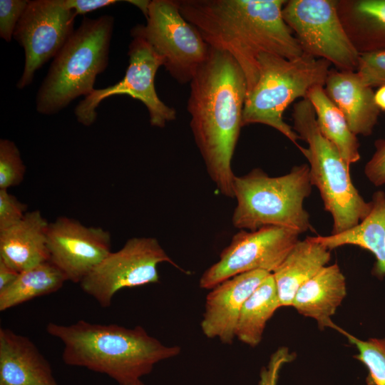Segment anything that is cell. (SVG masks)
<instances>
[{"mask_svg":"<svg viewBox=\"0 0 385 385\" xmlns=\"http://www.w3.org/2000/svg\"><path fill=\"white\" fill-rule=\"evenodd\" d=\"M294 358V354L291 353L287 347L279 348L271 355L267 365L262 368L258 385H278L282 368Z\"/></svg>","mask_w":385,"mask_h":385,"instance_id":"31","label":"cell"},{"mask_svg":"<svg viewBox=\"0 0 385 385\" xmlns=\"http://www.w3.org/2000/svg\"><path fill=\"white\" fill-rule=\"evenodd\" d=\"M145 19V25L135 26L131 36L142 37L152 46L178 83H190L208 58L209 45L181 14L178 1H150Z\"/></svg>","mask_w":385,"mask_h":385,"instance_id":"8","label":"cell"},{"mask_svg":"<svg viewBox=\"0 0 385 385\" xmlns=\"http://www.w3.org/2000/svg\"><path fill=\"white\" fill-rule=\"evenodd\" d=\"M163 262L181 269L156 238L132 237L119 250L111 252L79 284L84 292L108 308L120 289L158 282V266Z\"/></svg>","mask_w":385,"mask_h":385,"instance_id":"10","label":"cell"},{"mask_svg":"<svg viewBox=\"0 0 385 385\" xmlns=\"http://www.w3.org/2000/svg\"><path fill=\"white\" fill-rule=\"evenodd\" d=\"M346 295V278L337 264L326 265L295 294L292 307L299 314L314 319L318 327L339 328L331 319Z\"/></svg>","mask_w":385,"mask_h":385,"instance_id":"18","label":"cell"},{"mask_svg":"<svg viewBox=\"0 0 385 385\" xmlns=\"http://www.w3.org/2000/svg\"><path fill=\"white\" fill-rule=\"evenodd\" d=\"M324 88L356 135L372 134L380 109L375 103L373 88L366 86L356 71L331 68Z\"/></svg>","mask_w":385,"mask_h":385,"instance_id":"16","label":"cell"},{"mask_svg":"<svg viewBox=\"0 0 385 385\" xmlns=\"http://www.w3.org/2000/svg\"><path fill=\"white\" fill-rule=\"evenodd\" d=\"M341 334L354 345L358 353L354 358L361 361L368 369V385H385V338L360 339L340 327Z\"/></svg>","mask_w":385,"mask_h":385,"instance_id":"26","label":"cell"},{"mask_svg":"<svg viewBox=\"0 0 385 385\" xmlns=\"http://www.w3.org/2000/svg\"><path fill=\"white\" fill-rule=\"evenodd\" d=\"M65 6L73 10L75 14L86 13L116 4L118 0H63Z\"/></svg>","mask_w":385,"mask_h":385,"instance_id":"33","label":"cell"},{"mask_svg":"<svg viewBox=\"0 0 385 385\" xmlns=\"http://www.w3.org/2000/svg\"><path fill=\"white\" fill-rule=\"evenodd\" d=\"M293 130L307 148H297L309 162L312 186L319 190L324 207L333 220L332 234L358 225L370 212L366 202L354 185L349 165L338 148L320 132L314 110L308 98L297 101L292 110Z\"/></svg>","mask_w":385,"mask_h":385,"instance_id":"6","label":"cell"},{"mask_svg":"<svg viewBox=\"0 0 385 385\" xmlns=\"http://www.w3.org/2000/svg\"><path fill=\"white\" fill-rule=\"evenodd\" d=\"M331 250L313 236L299 240L281 265L272 273L281 307H292L297 290L327 265Z\"/></svg>","mask_w":385,"mask_h":385,"instance_id":"20","label":"cell"},{"mask_svg":"<svg viewBox=\"0 0 385 385\" xmlns=\"http://www.w3.org/2000/svg\"><path fill=\"white\" fill-rule=\"evenodd\" d=\"M299 235L277 226L241 230L222 251L219 260L203 272L200 287L211 289L232 277L254 270L272 273L299 240Z\"/></svg>","mask_w":385,"mask_h":385,"instance_id":"12","label":"cell"},{"mask_svg":"<svg viewBox=\"0 0 385 385\" xmlns=\"http://www.w3.org/2000/svg\"><path fill=\"white\" fill-rule=\"evenodd\" d=\"M374 101L380 111H385V86L379 87L374 93Z\"/></svg>","mask_w":385,"mask_h":385,"instance_id":"35","label":"cell"},{"mask_svg":"<svg viewBox=\"0 0 385 385\" xmlns=\"http://www.w3.org/2000/svg\"><path fill=\"white\" fill-rule=\"evenodd\" d=\"M312 188L309 166L305 163L277 177H270L260 168L235 176L237 205L232 217L233 226L250 231L277 226L299 234L312 230L309 215L304 207Z\"/></svg>","mask_w":385,"mask_h":385,"instance_id":"5","label":"cell"},{"mask_svg":"<svg viewBox=\"0 0 385 385\" xmlns=\"http://www.w3.org/2000/svg\"><path fill=\"white\" fill-rule=\"evenodd\" d=\"M259 78L247 94L242 126L260 123L270 126L287 137L297 147L300 139L283 119L288 106L297 98H306L309 90L324 86L331 63L303 53L294 59L262 53L258 58Z\"/></svg>","mask_w":385,"mask_h":385,"instance_id":"7","label":"cell"},{"mask_svg":"<svg viewBox=\"0 0 385 385\" xmlns=\"http://www.w3.org/2000/svg\"><path fill=\"white\" fill-rule=\"evenodd\" d=\"M282 17L303 53L329 61L339 71H356L359 53L341 21L337 0H289Z\"/></svg>","mask_w":385,"mask_h":385,"instance_id":"9","label":"cell"},{"mask_svg":"<svg viewBox=\"0 0 385 385\" xmlns=\"http://www.w3.org/2000/svg\"><path fill=\"white\" fill-rule=\"evenodd\" d=\"M26 165L14 142L0 140V190H9L24 180Z\"/></svg>","mask_w":385,"mask_h":385,"instance_id":"27","label":"cell"},{"mask_svg":"<svg viewBox=\"0 0 385 385\" xmlns=\"http://www.w3.org/2000/svg\"><path fill=\"white\" fill-rule=\"evenodd\" d=\"M375 150L364 166V174L375 186L385 185V139L374 142Z\"/></svg>","mask_w":385,"mask_h":385,"instance_id":"32","label":"cell"},{"mask_svg":"<svg viewBox=\"0 0 385 385\" xmlns=\"http://www.w3.org/2000/svg\"><path fill=\"white\" fill-rule=\"evenodd\" d=\"M29 0H0V37L10 42Z\"/></svg>","mask_w":385,"mask_h":385,"instance_id":"29","label":"cell"},{"mask_svg":"<svg viewBox=\"0 0 385 385\" xmlns=\"http://www.w3.org/2000/svg\"><path fill=\"white\" fill-rule=\"evenodd\" d=\"M128 46L129 63L124 77L108 87L95 89L81 101L74 109L78 123L91 126L97 118L96 108L106 98L127 95L141 101L147 108L152 126L163 128L176 118L174 108L158 97L154 81L158 68L164 65L163 58L142 37L132 36Z\"/></svg>","mask_w":385,"mask_h":385,"instance_id":"11","label":"cell"},{"mask_svg":"<svg viewBox=\"0 0 385 385\" xmlns=\"http://www.w3.org/2000/svg\"><path fill=\"white\" fill-rule=\"evenodd\" d=\"M285 0H178L180 11L210 47L228 53L246 78L249 93L259 78L258 58L303 54L282 17Z\"/></svg>","mask_w":385,"mask_h":385,"instance_id":"1","label":"cell"},{"mask_svg":"<svg viewBox=\"0 0 385 385\" xmlns=\"http://www.w3.org/2000/svg\"><path fill=\"white\" fill-rule=\"evenodd\" d=\"M127 2L137 6L138 9L141 10L144 16H147L148 13V7L150 1H145V0H128L126 1Z\"/></svg>","mask_w":385,"mask_h":385,"instance_id":"36","label":"cell"},{"mask_svg":"<svg viewBox=\"0 0 385 385\" xmlns=\"http://www.w3.org/2000/svg\"><path fill=\"white\" fill-rule=\"evenodd\" d=\"M66 281L63 273L49 260L22 271L12 284L0 291V311L53 293Z\"/></svg>","mask_w":385,"mask_h":385,"instance_id":"25","label":"cell"},{"mask_svg":"<svg viewBox=\"0 0 385 385\" xmlns=\"http://www.w3.org/2000/svg\"><path fill=\"white\" fill-rule=\"evenodd\" d=\"M46 332L62 342L66 364L106 374L119 385L140 379L156 364L181 351L179 346L163 344L139 325L126 328L79 320L69 325L49 322Z\"/></svg>","mask_w":385,"mask_h":385,"instance_id":"3","label":"cell"},{"mask_svg":"<svg viewBox=\"0 0 385 385\" xmlns=\"http://www.w3.org/2000/svg\"><path fill=\"white\" fill-rule=\"evenodd\" d=\"M76 16L63 0L29 1L13 36L25 55L19 89L32 83L36 71L58 54L75 30Z\"/></svg>","mask_w":385,"mask_h":385,"instance_id":"13","label":"cell"},{"mask_svg":"<svg viewBox=\"0 0 385 385\" xmlns=\"http://www.w3.org/2000/svg\"><path fill=\"white\" fill-rule=\"evenodd\" d=\"M356 72L372 88L385 86V48L360 53Z\"/></svg>","mask_w":385,"mask_h":385,"instance_id":"28","label":"cell"},{"mask_svg":"<svg viewBox=\"0 0 385 385\" xmlns=\"http://www.w3.org/2000/svg\"><path fill=\"white\" fill-rule=\"evenodd\" d=\"M271 273L254 270L232 277L210 289L200 322L203 334L232 344L242 307L261 282Z\"/></svg>","mask_w":385,"mask_h":385,"instance_id":"15","label":"cell"},{"mask_svg":"<svg viewBox=\"0 0 385 385\" xmlns=\"http://www.w3.org/2000/svg\"><path fill=\"white\" fill-rule=\"evenodd\" d=\"M190 88L187 109L195 142L217 190L233 198L232 160L242 127L245 76L232 56L210 47Z\"/></svg>","mask_w":385,"mask_h":385,"instance_id":"2","label":"cell"},{"mask_svg":"<svg viewBox=\"0 0 385 385\" xmlns=\"http://www.w3.org/2000/svg\"><path fill=\"white\" fill-rule=\"evenodd\" d=\"M369 215L358 225L346 231L327 236H313L329 250L344 245H354L369 251L376 258L374 272L385 277V192L376 191Z\"/></svg>","mask_w":385,"mask_h":385,"instance_id":"21","label":"cell"},{"mask_svg":"<svg viewBox=\"0 0 385 385\" xmlns=\"http://www.w3.org/2000/svg\"><path fill=\"white\" fill-rule=\"evenodd\" d=\"M114 19L84 17L54 57L36 93V109L53 115L95 90L96 76L108 66Z\"/></svg>","mask_w":385,"mask_h":385,"instance_id":"4","label":"cell"},{"mask_svg":"<svg viewBox=\"0 0 385 385\" xmlns=\"http://www.w3.org/2000/svg\"><path fill=\"white\" fill-rule=\"evenodd\" d=\"M27 205L19 201L8 190H0V232L22 220L27 212Z\"/></svg>","mask_w":385,"mask_h":385,"instance_id":"30","label":"cell"},{"mask_svg":"<svg viewBox=\"0 0 385 385\" xmlns=\"http://www.w3.org/2000/svg\"><path fill=\"white\" fill-rule=\"evenodd\" d=\"M337 9L359 53L385 48V0H337Z\"/></svg>","mask_w":385,"mask_h":385,"instance_id":"22","label":"cell"},{"mask_svg":"<svg viewBox=\"0 0 385 385\" xmlns=\"http://www.w3.org/2000/svg\"><path fill=\"white\" fill-rule=\"evenodd\" d=\"M315 112L317 123L322 134L339 150L346 163L351 164L361 159L360 144L349 128L339 108L327 95L324 86H316L307 95Z\"/></svg>","mask_w":385,"mask_h":385,"instance_id":"23","label":"cell"},{"mask_svg":"<svg viewBox=\"0 0 385 385\" xmlns=\"http://www.w3.org/2000/svg\"><path fill=\"white\" fill-rule=\"evenodd\" d=\"M20 272L0 258V291L12 284Z\"/></svg>","mask_w":385,"mask_h":385,"instance_id":"34","label":"cell"},{"mask_svg":"<svg viewBox=\"0 0 385 385\" xmlns=\"http://www.w3.org/2000/svg\"><path fill=\"white\" fill-rule=\"evenodd\" d=\"M281 307L275 282L270 274L243 304L235 329V337L255 347L262 341L266 324Z\"/></svg>","mask_w":385,"mask_h":385,"instance_id":"24","label":"cell"},{"mask_svg":"<svg viewBox=\"0 0 385 385\" xmlns=\"http://www.w3.org/2000/svg\"><path fill=\"white\" fill-rule=\"evenodd\" d=\"M121 385H145L140 379Z\"/></svg>","mask_w":385,"mask_h":385,"instance_id":"37","label":"cell"},{"mask_svg":"<svg viewBox=\"0 0 385 385\" xmlns=\"http://www.w3.org/2000/svg\"><path fill=\"white\" fill-rule=\"evenodd\" d=\"M0 385H58L48 360L26 337L0 329Z\"/></svg>","mask_w":385,"mask_h":385,"instance_id":"17","label":"cell"},{"mask_svg":"<svg viewBox=\"0 0 385 385\" xmlns=\"http://www.w3.org/2000/svg\"><path fill=\"white\" fill-rule=\"evenodd\" d=\"M49 261L68 281L80 283L111 252V235L101 227L59 217L47 233Z\"/></svg>","mask_w":385,"mask_h":385,"instance_id":"14","label":"cell"},{"mask_svg":"<svg viewBox=\"0 0 385 385\" xmlns=\"http://www.w3.org/2000/svg\"><path fill=\"white\" fill-rule=\"evenodd\" d=\"M50 222L41 212H27L17 224L0 232V258L19 272L49 260Z\"/></svg>","mask_w":385,"mask_h":385,"instance_id":"19","label":"cell"}]
</instances>
